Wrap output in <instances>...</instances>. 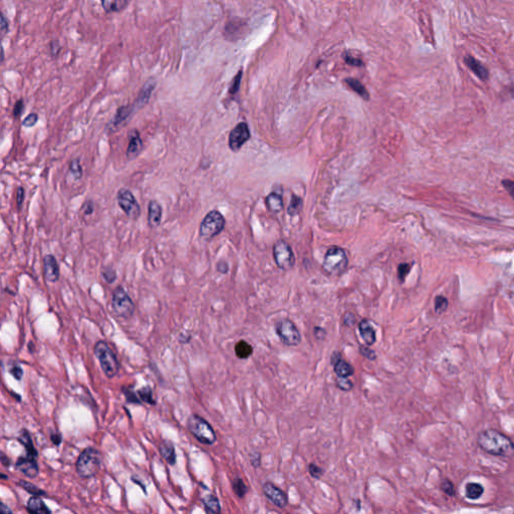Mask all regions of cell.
I'll use <instances>...</instances> for the list:
<instances>
[{
    "label": "cell",
    "mask_w": 514,
    "mask_h": 514,
    "mask_svg": "<svg viewBox=\"0 0 514 514\" xmlns=\"http://www.w3.org/2000/svg\"><path fill=\"white\" fill-rule=\"evenodd\" d=\"M1 478H2V479H6L7 477H6L4 474H2V475H1Z\"/></svg>",
    "instance_id": "cell-62"
},
{
    "label": "cell",
    "mask_w": 514,
    "mask_h": 514,
    "mask_svg": "<svg viewBox=\"0 0 514 514\" xmlns=\"http://www.w3.org/2000/svg\"><path fill=\"white\" fill-rule=\"evenodd\" d=\"M159 450H160L161 456L163 457L164 460L168 464L172 465V466H174L176 464L177 457H176V453H175V447L172 442H170V441L161 442Z\"/></svg>",
    "instance_id": "cell-20"
},
{
    "label": "cell",
    "mask_w": 514,
    "mask_h": 514,
    "mask_svg": "<svg viewBox=\"0 0 514 514\" xmlns=\"http://www.w3.org/2000/svg\"><path fill=\"white\" fill-rule=\"evenodd\" d=\"M216 267H217V270H218L220 273H222V274L227 273V272H228V270H229V265H228V263H227V262H225V261H219V262L217 263V266H216Z\"/></svg>",
    "instance_id": "cell-56"
},
{
    "label": "cell",
    "mask_w": 514,
    "mask_h": 514,
    "mask_svg": "<svg viewBox=\"0 0 514 514\" xmlns=\"http://www.w3.org/2000/svg\"><path fill=\"white\" fill-rule=\"evenodd\" d=\"M24 198H25V191H24V189L22 187H19L17 189V192H16V203H17V206H18L19 209L22 206Z\"/></svg>",
    "instance_id": "cell-53"
},
{
    "label": "cell",
    "mask_w": 514,
    "mask_h": 514,
    "mask_svg": "<svg viewBox=\"0 0 514 514\" xmlns=\"http://www.w3.org/2000/svg\"><path fill=\"white\" fill-rule=\"evenodd\" d=\"M356 315L353 312H346L342 316V323L346 326H353L356 323Z\"/></svg>",
    "instance_id": "cell-48"
},
{
    "label": "cell",
    "mask_w": 514,
    "mask_h": 514,
    "mask_svg": "<svg viewBox=\"0 0 514 514\" xmlns=\"http://www.w3.org/2000/svg\"><path fill=\"white\" fill-rule=\"evenodd\" d=\"M50 439L54 445H60L63 441V436L60 433H52L50 435Z\"/></svg>",
    "instance_id": "cell-57"
},
{
    "label": "cell",
    "mask_w": 514,
    "mask_h": 514,
    "mask_svg": "<svg viewBox=\"0 0 514 514\" xmlns=\"http://www.w3.org/2000/svg\"><path fill=\"white\" fill-rule=\"evenodd\" d=\"M447 308H448L447 299L442 296H438L435 299V311L440 314V313L444 312L447 309Z\"/></svg>",
    "instance_id": "cell-40"
},
{
    "label": "cell",
    "mask_w": 514,
    "mask_h": 514,
    "mask_svg": "<svg viewBox=\"0 0 514 514\" xmlns=\"http://www.w3.org/2000/svg\"><path fill=\"white\" fill-rule=\"evenodd\" d=\"M484 493V488L479 483H467L465 487V495L470 500L480 498Z\"/></svg>",
    "instance_id": "cell-30"
},
{
    "label": "cell",
    "mask_w": 514,
    "mask_h": 514,
    "mask_svg": "<svg viewBox=\"0 0 514 514\" xmlns=\"http://www.w3.org/2000/svg\"><path fill=\"white\" fill-rule=\"evenodd\" d=\"M111 308L113 312L122 318H130L133 316L136 307L123 287H118L113 290L111 296Z\"/></svg>",
    "instance_id": "cell-7"
},
{
    "label": "cell",
    "mask_w": 514,
    "mask_h": 514,
    "mask_svg": "<svg viewBox=\"0 0 514 514\" xmlns=\"http://www.w3.org/2000/svg\"><path fill=\"white\" fill-rule=\"evenodd\" d=\"M102 464L101 453L93 448H86L79 456L76 463V470L80 477L89 479L98 474Z\"/></svg>",
    "instance_id": "cell-2"
},
{
    "label": "cell",
    "mask_w": 514,
    "mask_h": 514,
    "mask_svg": "<svg viewBox=\"0 0 514 514\" xmlns=\"http://www.w3.org/2000/svg\"><path fill=\"white\" fill-rule=\"evenodd\" d=\"M262 492L266 498L274 504L276 507L283 509L289 504L288 495L285 494L279 487L274 485L270 481H266L262 485Z\"/></svg>",
    "instance_id": "cell-11"
},
{
    "label": "cell",
    "mask_w": 514,
    "mask_h": 514,
    "mask_svg": "<svg viewBox=\"0 0 514 514\" xmlns=\"http://www.w3.org/2000/svg\"><path fill=\"white\" fill-rule=\"evenodd\" d=\"M102 5L106 12H120L128 5V0H102Z\"/></svg>",
    "instance_id": "cell-26"
},
{
    "label": "cell",
    "mask_w": 514,
    "mask_h": 514,
    "mask_svg": "<svg viewBox=\"0 0 514 514\" xmlns=\"http://www.w3.org/2000/svg\"><path fill=\"white\" fill-rule=\"evenodd\" d=\"M346 83L351 88V90H353L355 93H357L360 97H362L365 100L370 99V95H369L367 89L364 87V85L360 81L355 80V79H347Z\"/></svg>",
    "instance_id": "cell-31"
},
{
    "label": "cell",
    "mask_w": 514,
    "mask_h": 514,
    "mask_svg": "<svg viewBox=\"0 0 514 514\" xmlns=\"http://www.w3.org/2000/svg\"><path fill=\"white\" fill-rule=\"evenodd\" d=\"M235 355L240 360H246L253 354V348L247 341L241 339L235 345Z\"/></svg>",
    "instance_id": "cell-27"
},
{
    "label": "cell",
    "mask_w": 514,
    "mask_h": 514,
    "mask_svg": "<svg viewBox=\"0 0 514 514\" xmlns=\"http://www.w3.org/2000/svg\"><path fill=\"white\" fill-rule=\"evenodd\" d=\"M275 263L282 270H290L296 263V257L291 245L283 240L277 241L273 246Z\"/></svg>",
    "instance_id": "cell-9"
},
{
    "label": "cell",
    "mask_w": 514,
    "mask_h": 514,
    "mask_svg": "<svg viewBox=\"0 0 514 514\" xmlns=\"http://www.w3.org/2000/svg\"><path fill=\"white\" fill-rule=\"evenodd\" d=\"M232 488H233V491L234 493L239 497V498H243L245 496V494L248 492V487L247 485L245 484V482L243 481V479L237 477L233 480L232 482Z\"/></svg>",
    "instance_id": "cell-34"
},
{
    "label": "cell",
    "mask_w": 514,
    "mask_h": 514,
    "mask_svg": "<svg viewBox=\"0 0 514 514\" xmlns=\"http://www.w3.org/2000/svg\"><path fill=\"white\" fill-rule=\"evenodd\" d=\"M23 107H24V103H23V101L22 100H19L15 103L14 104V108H13V116L15 118L19 117L21 115V112L23 110Z\"/></svg>",
    "instance_id": "cell-52"
},
{
    "label": "cell",
    "mask_w": 514,
    "mask_h": 514,
    "mask_svg": "<svg viewBox=\"0 0 514 514\" xmlns=\"http://www.w3.org/2000/svg\"><path fill=\"white\" fill-rule=\"evenodd\" d=\"M95 211V203L93 200H88L84 203L83 207H82V212L85 214V215H91L93 214Z\"/></svg>",
    "instance_id": "cell-49"
},
{
    "label": "cell",
    "mask_w": 514,
    "mask_h": 514,
    "mask_svg": "<svg viewBox=\"0 0 514 514\" xmlns=\"http://www.w3.org/2000/svg\"><path fill=\"white\" fill-rule=\"evenodd\" d=\"M335 384L338 389H340L341 391H345V392H349V391L353 390V388H354L353 382L348 378L337 377L335 380Z\"/></svg>",
    "instance_id": "cell-39"
},
{
    "label": "cell",
    "mask_w": 514,
    "mask_h": 514,
    "mask_svg": "<svg viewBox=\"0 0 514 514\" xmlns=\"http://www.w3.org/2000/svg\"><path fill=\"white\" fill-rule=\"evenodd\" d=\"M17 440L25 448L27 455L36 458V457L38 456V453H37V451H36V449H35V447L33 445V442H32L30 434H29V432L26 429H22L19 432Z\"/></svg>",
    "instance_id": "cell-21"
},
{
    "label": "cell",
    "mask_w": 514,
    "mask_h": 514,
    "mask_svg": "<svg viewBox=\"0 0 514 514\" xmlns=\"http://www.w3.org/2000/svg\"><path fill=\"white\" fill-rule=\"evenodd\" d=\"M102 276L107 284H112L117 279V272L110 266H105L102 270Z\"/></svg>",
    "instance_id": "cell-38"
},
{
    "label": "cell",
    "mask_w": 514,
    "mask_h": 514,
    "mask_svg": "<svg viewBox=\"0 0 514 514\" xmlns=\"http://www.w3.org/2000/svg\"><path fill=\"white\" fill-rule=\"evenodd\" d=\"M15 469L28 478H34L39 473V467L36 462V458L29 455L19 457L15 463Z\"/></svg>",
    "instance_id": "cell-14"
},
{
    "label": "cell",
    "mask_w": 514,
    "mask_h": 514,
    "mask_svg": "<svg viewBox=\"0 0 514 514\" xmlns=\"http://www.w3.org/2000/svg\"><path fill=\"white\" fill-rule=\"evenodd\" d=\"M43 274L46 281L51 283L60 279V266L58 260L52 254H47L43 258Z\"/></svg>",
    "instance_id": "cell-15"
},
{
    "label": "cell",
    "mask_w": 514,
    "mask_h": 514,
    "mask_svg": "<svg viewBox=\"0 0 514 514\" xmlns=\"http://www.w3.org/2000/svg\"><path fill=\"white\" fill-rule=\"evenodd\" d=\"M333 371L336 377L339 378H350L355 374L354 367L342 359L333 365Z\"/></svg>",
    "instance_id": "cell-25"
},
{
    "label": "cell",
    "mask_w": 514,
    "mask_h": 514,
    "mask_svg": "<svg viewBox=\"0 0 514 514\" xmlns=\"http://www.w3.org/2000/svg\"><path fill=\"white\" fill-rule=\"evenodd\" d=\"M478 446L486 453L510 458L514 455V443L510 438L494 429H486L477 436Z\"/></svg>",
    "instance_id": "cell-1"
},
{
    "label": "cell",
    "mask_w": 514,
    "mask_h": 514,
    "mask_svg": "<svg viewBox=\"0 0 514 514\" xmlns=\"http://www.w3.org/2000/svg\"><path fill=\"white\" fill-rule=\"evenodd\" d=\"M162 207L161 205L153 200L150 201L148 206V223L152 228L158 227L162 222Z\"/></svg>",
    "instance_id": "cell-19"
},
{
    "label": "cell",
    "mask_w": 514,
    "mask_h": 514,
    "mask_svg": "<svg viewBox=\"0 0 514 514\" xmlns=\"http://www.w3.org/2000/svg\"><path fill=\"white\" fill-rule=\"evenodd\" d=\"M250 463L253 467L258 468L261 464V455L259 452H253L250 454Z\"/></svg>",
    "instance_id": "cell-50"
},
{
    "label": "cell",
    "mask_w": 514,
    "mask_h": 514,
    "mask_svg": "<svg viewBox=\"0 0 514 514\" xmlns=\"http://www.w3.org/2000/svg\"><path fill=\"white\" fill-rule=\"evenodd\" d=\"M138 395H139L140 399L142 400L143 402H145V403H147L149 405H155L156 404V401H155V399L153 397V391H152V389L149 386L140 389L138 391Z\"/></svg>",
    "instance_id": "cell-35"
},
{
    "label": "cell",
    "mask_w": 514,
    "mask_h": 514,
    "mask_svg": "<svg viewBox=\"0 0 514 514\" xmlns=\"http://www.w3.org/2000/svg\"><path fill=\"white\" fill-rule=\"evenodd\" d=\"M359 352L360 354L365 357L366 359L370 360V361H375L377 359V354L375 351H373L370 346H364V345H361L359 347Z\"/></svg>",
    "instance_id": "cell-41"
},
{
    "label": "cell",
    "mask_w": 514,
    "mask_h": 514,
    "mask_svg": "<svg viewBox=\"0 0 514 514\" xmlns=\"http://www.w3.org/2000/svg\"><path fill=\"white\" fill-rule=\"evenodd\" d=\"M345 60H346L347 64H349L350 66H354V67H363L364 66V63L360 59H355L351 55H346Z\"/></svg>",
    "instance_id": "cell-51"
},
{
    "label": "cell",
    "mask_w": 514,
    "mask_h": 514,
    "mask_svg": "<svg viewBox=\"0 0 514 514\" xmlns=\"http://www.w3.org/2000/svg\"><path fill=\"white\" fill-rule=\"evenodd\" d=\"M303 208V200L298 197L297 195H293V198H292V201H291V204L288 208V212L291 216H294V215H297L301 212Z\"/></svg>",
    "instance_id": "cell-37"
},
{
    "label": "cell",
    "mask_w": 514,
    "mask_h": 514,
    "mask_svg": "<svg viewBox=\"0 0 514 514\" xmlns=\"http://www.w3.org/2000/svg\"><path fill=\"white\" fill-rule=\"evenodd\" d=\"M70 173L73 175V177L77 181H79V180H81L83 178V168H82V165H81V162H80L79 158L74 159L71 162Z\"/></svg>",
    "instance_id": "cell-36"
},
{
    "label": "cell",
    "mask_w": 514,
    "mask_h": 514,
    "mask_svg": "<svg viewBox=\"0 0 514 514\" xmlns=\"http://www.w3.org/2000/svg\"><path fill=\"white\" fill-rule=\"evenodd\" d=\"M95 356L99 360L101 368L106 378L116 377L120 371V363L117 356L109 348L107 342L99 340L95 346Z\"/></svg>",
    "instance_id": "cell-3"
},
{
    "label": "cell",
    "mask_w": 514,
    "mask_h": 514,
    "mask_svg": "<svg viewBox=\"0 0 514 514\" xmlns=\"http://www.w3.org/2000/svg\"><path fill=\"white\" fill-rule=\"evenodd\" d=\"M117 201L119 207L125 212V214L131 220L139 219L141 215V207L136 200L134 194L127 188H122L119 190L117 195Z\"/></svg>",
    "instance_id": "cell-10"
},
{
    "label": "cell",
    "mask_w": 514,
    "mask_h": 514,
    "mask_svg": "<svg viewBox=\"0 0 514 514\" xmlns=\"http://www.w3.org/2000/svg\"><path fill=\"white\" fill-rule=\"evenodd\" d=\"M17 485L20 486L21 488H23L26 492L30 493L32 496L46 495V493L44 491H42L40 488H38L36 485H34L30 482H27L25 480H19V482H17Z\"/></svg>",
    "instance_id": "cell-32"
},
{
    "label": "cell",
    "mask_w": 514,
    "mask_h": 514,
    "mask_svg": "<svg viewBox=\"0 0 514 514\" xmlns=\"http://www.w3.org/2000/svg\"><path fill=\"white\" fill-rule=\"evenodd\" d=\"M9 29V25H8V20L5 18V16L2 14L1 15V30H2V33H6Z\"/></svg>",
    "instance_id": "cell-58"
},
{
    "label": "cell",
    "mask_w": 514,
    "mask_h": 514,
    "mask_svg": "<svg viewBox=\"0 0 514 514\" xmlns=\"http://www.w3.org/2000/svg\"><path fill=\"white\" fill-rule=\"evenodd\" d=\"M225 218L217 210H212L204 217L200 224L199 234L203 239L210 240L220 234L225 227Z\"/></svg>",
    "instance_id": "cell-6"
},
{
    "label": "cell",
    "mask_w": 514,
    "mask_h": 514,
    "mask_svg": "<svg viewBox=\"0 0 514 514\" xmlns=\"http://www.w3.org/2000/svg\"><path fill=\"white\" fill-rule=\"evenodd\" d=\"M202 503L204 505L205 511L207 513L218 514L221 512V506L218 498L214 495H207L202 498Z\"/></svg>",
    "instance_id": "cell-29"
},
{
    "label": "cell",
    "mask_w": 514,
    "mask_h": 514,
    "mask_svg": "<svg viewBox=\"0 0 514 514\" xmlns=\"http://www.w3.org/2000/svg\"><path fill=\"white\" fill-rule=\"evenodd\" d=\"M8 371L10 373V375L17 381H20L22 376H23V371L21 369V367L17 364V363H10L9 366H8Z\"/></svg>",
    "instance_id": "cell-42"
},
{
    "label": "cell",
    "mask_w": 514,
    "mask_h": 514,
    "mask_svg": "<svg viewBox=\"0 0 514 514\" xmlns=\"http://www.w3.org/2000/svg\"><path fill=\"white\" fill-rule=\"evenodd\" d=\"M187 427L190 433L202 444L213 445L217 436L212 426L202 417L192 414L187 420Z\"/></svg>",
    "instance_id": "cell-4"
},
{
    "label": "cell",
    "mask_w": 514,
    "mask_h": 514,
    "mask_svg": "<svg viewBox=\"0 0 514 514\" xmlns=\"http://www.w3.org/2000/svg\"><path fill=\"white\" fill-rule=\"evenodd\" d=\"M250 139L248 125L244 122L239 123L229 134V147L233 152H237Z\"/></svg>",
    "instance_id": "cell-12"
},
{
    "label": "cell",
    "mask_w": 514,
    "mask_h": 514,
    "mask_svg": "<svg viewBox=\"0 0 514 514\" xmlns=\"http://www.w3.org/2000/svg\"><path fill=\"white\" fill-rule=\"evenodd\" d=\"M26 509L29 513H36V514L51 513V511L46 507L45 503L43 502V500L41 498H39V496H32L31 498H29V500L27 501Z\"/></svg>",
    "instance_id": "cell-24"
},
{
    "label": "cell",
    "mask_w": 514,
    "mask_h": 514,
    "mask_svg": "<svg viewBox=\"0 0 514 514\" xmlns=\"http://www.w3.org/2000/svg\"><path fill=\"white\" fill-rule=\"evenodd\" d=\"M441 489L448 496H451V497L455 496V487H454V484L452 483L451 480L444 479L441 482Z\"/></svg>",
    "instance_id": "cell-43"
},
{
    "label": "cell",
    "mask_w": 514,
    "mask_h": 514,
    "mask_svg": "<svg viewBox=\"0 0 514 514\" xmlns=\"http://www.w3.org/2000/svg\"><path fill=\"white\" fill-rule=\"evenodd\" d=\"M502 185L505 188V190L512 196L514 199V182L511 180H503Z\"/></svg>",
    "instance_id": "cell-54"
},
{
    "label": "cell",
    "mask_w": 514,
    "mask_h": 514,
    "mask_svg": "<svg viewBox=\"0 0 514 514\" xmlns=\"http://www.w3.org/2000/svg\"><path fill=\"white\" fill-rule=\"evenodd\" d=\"M308 472H309V474H310V476H311L312 478H314V479H320V478L323 476L324 470H323L321 467H319V466L315 465L314 463H310V464L308 465Z\"/></svg>",
    "instance_id": "cell-44"
},
{
    "label": "cell",
    "mask_w": 514,
    "mask_h": 514,
    "mask_svg": "<svg viewBox=\"0 0 514 514\" xmlns=\"http://www.w3.org/2000/svg\"><path fill=\"white\" fill-rule=\"evenodd\" d=\"M143 141L137 130H132L129 134V145L127 149V159L132 161L136 159L143 151Z\"/></svg>",
    "instance_id": "cell-16"
},
{
    "label": "cell",
    "mask_w": 514,
    "mask_h": 514,
    "mask_svg": "<svg viewBox=\"0 0 514 514\" xmlns=\"http://www.w3.org/2000/svg\"><path fill=\"white\" fill-rule=\"evenodd\" d=\"M38 122V116L37 113H29V115L23 120L22 125L25 128H31Z\"/></svg>",
    "instance_id": "cell-46"
},
{
    "label": "cell",
    "mask_w": 514,
    "mask_h": 514,
    "mask_svg": "<svg viewBox=\"0 0 514 514\" xmlns=\"http://www.w3.org/2000/svg\"><path fill=\"white\" fill-rule=\"evenodd\" d=\"M122 392L127 400L128 403H131V404H136V405H141L142 404V400L140 399V397H138V392L136 393L135 391H133L132 388L130 387H123L122 388Z\"/></svg>",
    "instance_id": "cell-33"
},
{
    "label": "cell",
    "mask_w": 514,
    "mask_h": 514,
    "mask_svg": "<svg viewBox=\"0 0 514 514\" xmlns=\"http://www.w3.org/2000/svg\"><path fill=\"white\" fill-rule=\"evenodd\" d=\"M313 333H314V336L317 339H321V340L324 339L325 336H326V330L323 327H319V326H315L314 327Z\"/></svg>",
    "instance_id": "cell-55"
},
{
    "label": "cell",
    "mask_w": 514,
    "mask_h": 514,
    "mask_svg": "<svg viewBox=\"0 0 514 514\" xmlns=\"http://www.w3.org/2000/svg\"><path fill=\"white\" fill-rule=\"evenodd\" d=\"M137 109H138V107H137V105L135 103L130 104V105H123V106L119 107L117 112H116L115 117H113V119L109 123L108 128L113 130L115 128L120 127L121 125H123L133 115V113Z\"/></svg>",
    "instance_id": "cell-17"
},
{
    "label": "cell",
    "mask_w": 514,
    "mask_h": 514,
    "mask_svg": "<svg viewBox=\"0 0 514 514\" xmlns=\"http://www.w3.org/2000/svg\"><path fill=\"white\" fill-rule=\"evenodd\" d=\"M411 270V265L408 264V263H402L400 264L399 267H398V277L400 279V281L403 282L406 278V276L408 275V273L410 272Z\"/></svg>",
    "instance_id": "cell-45"
},
{
    "label": "cell",
    "mask_w": 514,
    "mask_h": 514,
    "mask_svg": "<svg viewBox=\"0 0 514 514\" xmlns=\"http://www.w3.org/2000/svg\"><path fill=\"white\" fill-rule=\"evenodd\" d=\"M341 359H342V357H341L340 353H338V352L333 353V354L331 355V360H330V361H331V365L333 366L336 362H338V361H339V360H341Z\"/></svg>",
    "instance_id": "cell-59"
},
{
    "label": "cell",
    "mask_w": 514,
    "mask_h": 514,
    "mask_svg": "<svg viewBox=\"0 0 514 514\" xmlns=\"http://www.w3.org/2000/svg\"><path fill=\"white\" fill-rule=\"evenodd\" d=\"M466 66L482 81H486L489 78V73L485 67H483L479 62H477L475 59L471 58V56H466L464 60Z\"/></svg>",
    "instance_id": "cell-22"
},
{
    "label": "cell",
    "mask_w": 514,
    "mask_h": 514,
    "mask_svg": "<svg viewBox=\"0 0 514 514\" xmlns=\"http://www.w3.org/2000/svg\"><path fill=\"white\" fill-rule=\"evenodd\" d=\"M155 86H156V83L154 81L150 80L142 88V90H141V92H140L136 102L134 103L137 105L138 108H141L142 106H144L149 102V100L151 98V95H152V93H153V91L155 89Z\"/></svg>",
    "instance_id": "cell-23"
},
{
    "label": "cell",
    "mask_w": 514,
    "mask_h": 514,
    "mask_svg": "<svg viewBox=\"0 0 514 514\" xmlns=\"http://www.w3.org/2000/svg\"><path fill=\"white\" fill-rule=\"evenodd\" d=\"M241 77H242V72H239L236 75V77L234 78V80L232 82V85L230 87V90H229V93L231 95H235L239 91V87H240V83H241Z\"/></svg>",
    "instance_id": "cell-47"
},
{
    "label": "cell",
    "mask_w": 514,
    "mask_h": 514,
    "mask_svg": "<svg viewBox=\"0 0 514 514\" xmlns=\"http://www.w3.org/2000/svg\"><path fill=\"white\" fill-rule=\"evenodd\" d=\"M266 205L270 212L279 213L283 209V201L279 194L270 193L266 197Z\"/></svg>",
    "instance_id": "cell-28"
},
{
    "label": "cell",
    "mask_w": 514,
    "mask_h": 514,
    "mask_svg": "<svg viewBox=\"0 0 514 514\" xmlns=\"http://www.w3.org/2000/svg\"><path fill=\"white\" fill-rule=\"evenodd\" d=\"M10 460L7 458V457L5 456L4 453L1 454V464L4 466V467H9L10 466Z\"/></svg>",
    "instance_id": "cell-60"
},
{
    "label": "cell",
    "mask_w": 514,
    "mask_h": 514,
    "mask_svg": "<svg viewBox=\"0 0 514 514\" xmlns=\"http://www.w3.org/2000/svg\"><path fill=\"white\" fill-rule=\"evenodd\" d=\"M359 331L363 339L365 340L367 346H373L377 341V335H376V329L374 328L373 324L368 319H363L358 324Z\"/></svg>",
    "instance_id": "cell-18"
},
{
    "label": "cell",
    "mask_w": 514,
    "mask_h": 514,
    "mask_svg": "<svg viewBox=\"0 0 514 514\" xmlns=\"http://www.w3.org/2000/svg\"><path fill=\"white\" fill-rule=\"evenodd\" d=\"M1 513H12V510H10L4 503H1Z\"/></svg>",
    "instance_id": "cell-61"
},
{
    "label": "cell",
    "mask_w": 514,
    "mask_h": 514,
    "mask_svg": "<svg viewBox=\"0 0 514 514\" xmlns=\"http://www.w3.org/2000/svg\"><path fill=\"white\" fill-rule=\"evenodd\" d=\"M248 30V24L245 20L234 18L228 22L224 28V36L230 41L242 38Z\"/></svg>",
    "instance_id": "cell-13"
},
{
    "label": "cell",
    "mask_w": 514,
    "mask_h": 514,
    "mask_svg": "<svg viewBox=\"0 0 514 514\" xmlns=\"http://www.w3.org/2000/svg\"><path fill=\"white\" fill-rule=\"evenodd\" d=\"M275 332L282 344L288 347H297L302 341V334L294 321L283 318L275 323Z\"/></svg>",
    "instance_id": "cell-8"
},
{
    "label": "cell",
    "mask_w": 514,
    "mask_h": 514,
    "mask_svg": "<svg viewBox=\"0 0 514 514\" xmlns=\"http://www.w3.org/2000/svg\"><path fill=\"white\" fill-rule=\"evenodd\" d=\"M348 264L346 251L338 246H332L325 253L322 268L329 275H340L347 270Z\"/></svg>",
    "instance_id": "cell-5"
}]
</instances>
